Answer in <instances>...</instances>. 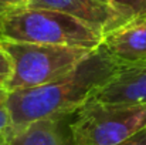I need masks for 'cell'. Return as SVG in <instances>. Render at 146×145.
<instances>
[{
	"instance_id": "1",
	"label": "cell",
	"mask_w": 146,
	"mask_h": 145,
	"mask_svg": "<svg viewBox=\"0 0 146 145\" xmlns=\"http://www.w3.org/2000/svg\"><path fill=\"white\" fill-rule=\"evenodd\" d=\"M121 68L99 46L67 74L38 87L7 93L10 131L38 120L75 112Z\"/></svg>"
},
{
	"instance_id": "2",
	"label": "cell",
	"mask_w": 146,
	"mask_h": 145,
	"mask_svg": "<svg viewBox=\"0 0 146 145\" xmlns=\"http://www.w3.org/2000/svg\"><path fill=\"white\" fill-rule=\"evenodd\" d=\"M0 39L88 50H95L102 43L99 31L72 16L27 7L0 17Z\"/></svg>"
},
{
	"instance_id": "3",
	"label": "cell",
	"mask_w": 146,
	"mask_h": 145,
	"mask_svg": "<svg viewBox=\"0 0 146 145\" xmlns=\"http://www.w3.org/2000/svg\"><path fill=\"white\" fill-rule=\"evenodd\" d=\"M0 47L11 61V77L6 91L38 87L67 74L92 50L65 46H46L0 39Z\"/></svg>"
},
{
	"instance_id": "4",
	"label": "cell",
	"mask_w": 146,
	"mask_h": 145,
	"mask_svg": "<svg viewBox=\"0 0 146 145\" xmlns=\"http://www.w3.org/2000/svg\"><path fill=\"white\" fill-rule=\"evenodd\" d=\"M146 128V104L104 102L91 98L74 112L80 145H116Z\"/></svg>"
},
{
	"instance_id": "5",
	"label": "cell",
	"mask_w": 146,
	"mask_h": 145,
	"mask_svg": "<svg viewBox=\"0 0 146 145\" xmlns=\"http://www.w3.org/2000/svg\"><path fill=\"white\" fill-rule=\"evenodd\" d=\"M26 7L65 13L91 26L102 36L126 24L109 4L98 0H30Z\"/></svg>"
},
{
	"instance_id": "6",
	"label": "cell",
	"mask_w": 146,
	"mask_h": 145,
	"mask_svg": "<svg viewBox=\"0 0 146 145\" xmlns=\"http://www.w3.org/2000/svg\"><path fill=\"white\" fill-rule=\"evenodd\" d=\"M101 46L122 67L146 63V20L126 23L102 36Z\"/></svg>"
},
{
	"instance_id": "7",
	"label": "cell",
	"mask_w": 146,
	"mask_h": 145,
	"mask_svg": "<svg viewBox=\"0 0 146 145\" xmlns=\"http://www.w3.org/2000/svg\"><path fill=\"white\" fill-rule=\"evenodd\" d=\"M72 114L34 121L10 131L6 145H80L72 130Z\"/></svg>"
},
{
	"instance_id": "8",
	"label": "cell",
	"mask_w": 146,
	"mask_h": 145,
	"mask_svg": "<svg viewBox=\"0 0 146 145\" xmlns=\"http://www.w3.org/2000/svg\"><path fill=\"white\" fill-rule=\"evenodd\" d=\"M92 98L104 102L146 104V64L121 68Z\"/></svg>"
},
{
	"instance_id": "9",
	"label": "cell",
	"mask_w": 146,
	"mask_h": 145,
	"mask_svg": "<svg viewBox=\"0 0 146 145\" xmlns=\"http://www.w3.org/2000/svg\"><path fill=\"white\" fill-rule=\"evenodd\" d=\"M108 4L125 23L146 20V0H108Z\"/></svg>"
},
{
	"instance_id": "10",
	"label": "cell",
	"mask_w": 146,
	"mask_h": 145,
	"mask_svg": "<svg viewBox=\"0 0 146 145\" xmlns=\"http://www.w3.org/2000/svg\"><path fill=\"white\" fill-rule=\"evenodd\" d=\"M11 130V120L7 107V91L0 87V135H7Z\"/></svg>"
},
{
	"instance_id": "11",
	"label": "cell",
	"mask_w": 146,
	"mask_h": 145,
	"mask_svg": "<svg viewBox=\"0 0 146 145\" xmlns=\"http://www.w3.org/2000/svg\"><path fill=\"white\" fill-rule=\"evenodd\" d=\"M11 77V61L6 51L0 47V87L6 90V86Z\"/></svg>"
},
{
	"instance_id": "12",
	"label": "cell",
	"mask_w": 146,
	"mask_h": 145,
	"mask_svg": "<svg viewBox=\"0 0 146 145\" xmlns=\"http://www.w3.org/2000/svg\"><path fill=\"white\" fill-rule=\"evenodd\" d=\"M29 1L30 0H0V17L24 9Z\"/></svg>"
},
{
	"instance_id": "13",
	"label": "cell",
	"mask_w": 146,
	"mask_h": 145,
	"mask_svg": "<svg viewBox=\"0 0 146 145\" xmlns=\"http://www.w3.org/2000/svg\"><path fill=\"white\" fill-rule=\"evenodd\" d=\"M116 145H146V128L141 130L139 132H136L131 138H128L123 142H119Z\"/></svg>"
},
{
	"instance_id": "14",
	"label": "cell",
	"mask_w": 146,
	"mask_h": 145,
	"mask_svg": "<svg viewBox=\"0 0 146 145\" xmlns=\"http://www.w3.org/2000/svg\"><path fill=\"white\" fill-rule=\"evenodd\" d=\"M0 145H6V137L0 135Z\"/></svg>"
},
{
	"instance_id": "15",
	"label": "cell",
	"mask_w": 146,
	"mask_h": 145,
	"mask_svg": "<svg viewBox=\"0 0 146 145\" xmlns=\"http://www.w3.org/2000/svg\"><path fill=\"white\" fill-rule=\"evenodd\" d=\"M98 1H102V3H106L108 4V0H98Z\"/></svg>"
},
{
	"instance_id": "16",
	"label": "cell",
	"mask_w": 146,
	"mask_h": 145,
	"mask_svg": "<svg viewBox=\"0 0 146 145\" xmlns=\"http://www.w3.org/2000/svg\"><path fill=\"white\" fill-rule=\"evenodd\" d=\"M145 64H146V63H145Z\"/></svg>"
}]
</instances>
